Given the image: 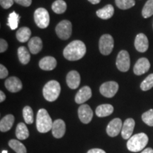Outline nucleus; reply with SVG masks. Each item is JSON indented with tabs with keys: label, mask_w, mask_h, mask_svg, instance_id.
I'll use <instances>...</instances> for the list:
<instances>
[{
	"label": "nucleus",
	"mask_w": 153,
	"mask_h": 153,
	"mask_svg": "<svg viewBox=\"0 0 153 153\" xmlns=\"http://www.w3.org/2000/svg\"><path fill=\"white\" fill-rule=\"evenodd\" d=\"M122 120L116 118L113 119L106 127V133L110 137L117 136L122 130Z\"/></svg>",
	"instance_id": "nucleus-11"
},
{
	"label": "nucleus",
	"mask_w": 153,
	"mask_h": 153,
	"mask_svg": "<svg viewBox=\"0 0 153 153\" xmlns=\"http://www.w3.org/2000/svg\"><path fill=\"white\" fill-rule=\"evenodd\" d=\"M6 99V95L2 91H0V102H3Z\"/></svg>",
	"instance_id": "nucleus-40"
},
{
	"label": "nucleus",
	"mask_w": 153,
	"mask_h": 153,
	"mask_svg": "<svg viewBox=\"0 0 153 153\" xmlns=\"http://www.w3.org/2000/svg\"><path fill=\"white\" fill-rule=\"evenodd\" d=\"M115 1L118 8L123 10L131 8L135 4V0H115Z\"/></svg>",
	"instance_id": "nucleus-32"
},
{
	"label": "nucleus",
	"mask_w": 153,
	"mask_h": 153,
	"mask_svg": "<svg viewBox=\"0 0 153 153\" xmlns=\"http://www.w3.org/2000/svg\"><path fill=\"white\" fill-rule=\"evenodd\" d=\"M116 65L118 70H120V72H126L128 71L131 66V60L128 51L125 50L120 51L116 58Z\"/></svg>",
	"instance_id": "nucleus-8"
},
{
	"label": "nucleus",
	"mask_w": 153,
	"mask_h": 153,
	"mask_svg": "<svg viewBox=\"0 0 153 153\" xmlns=\"http://www.w3.org/2000/svg\"><path fill=\"white\" fill-rule=\"evenodd\" d=\"M34 21L41 28H45L50 24L49 13L45 8H38L34 12Z\"/></svg>",
	"instance_id": "nucleus-6"
},
{
	"label": "nucleus",
	"mask_w": 153,
	"mask_h": 153,
	"mask_svg": "<svg viewBox=\"0 0 153 153\" xmlns=\"http://www.w3.org/2000/svg\"><path fill=\"white\" fill-rule=\"evenodd\" d=\"M150 63L149 60L145 57L140 58L135 63L133 68V72L136 75H142L146 73L150 70Z\"/></svg>",
	"instance_id": "nucleus-12"
},
{
	"label": "nucleus",
	"mask_w": 153,
	"mask_h": 153,
	"mask_svg": "<svg viewBox=\"0 0 153 153\" xmlns=\"http://www.w3.org/2000/svg\"><path fill=\"white\" fill-rule=\"evenodd\" d=\"M5 87L10 92H18L22 89V81L16 76H11L6 79L4 82Z\"/></svg>",
	"instance_id": "nucleus-13"
},
{
	"label": "nucleus",
	"mask_w": 153,
	"mask_h": 153,
	"mask_svg": "<svg viewBox=\"0 0 153 153\" xmlns=\"http://www.w3.org/2000/svg\"><path fill=\"white\" fill-rule=\"evenodd\" d=\"M135 48L140 53H145L148 51L149 41L148 37L144 33L137 34L135 39Z\"/></svg>",
	"instance_id": "nucleus-14"
},
{
	"label": "nucleus",
	"mask_w": 153,
	"mask_h": 153,
	"mask_svg": "<svg viewBox=\"0 0 153 153\" xmlns=\"http://www.w3.org/2000/svg\"><path fill=\"white\" fill-rule=\"evenodd\" d=\"M52 9L55 14H63L67 9V4L63 0H56L53 3Z\"/></svg>",
	"instance_id": "nucleus-28"
},
{
	"label": "nucleus",
	"mask_w": 153,
	"mask_h": 153,
	"mask_svg": "<svg viewBox=\"0 0 153 153\" xmlns=\"http://www.w3.org/2000/svg\"><path fill=\"white\" fill-rule=\"evenodd\" d=\"M9 146L16 153H27V150L24 145L17 140H10L9 141Z\"/></svg>",
	"instance_id": "nucleus-27"
},
{
	"label": "nucleus",
	"mask_w": 153,
	"mask_h": 153,
	"mask_svg": "<svg viewBox=\"0 0 153 153\" xmlns=\"http://www.w3.org/2000/svg\"><path fill=\"white\" fill-rule=\"evenodd\" d=\"M1 153H8V152H7V150H3L2 152H1Z\"/></svg>",
	"instance_id": "nucleus-43"
},
{
	"label": "nucleus",
	"mask_w": 153,
	"mask_h": 153,
	"mask_svg": "<svg viewBox=\"0 0 153 153\" xmlns=\"http://www.w3.org/2000/svg\"><path fill=\"white\" fill-rule=\"evenodd\" d=\"M80 81H81V78L79 72L75 71V70H72L68 72L67 74L66 82L67 85L70 89H75L79 86Z\"/></svg>",
	"instance_id": "nucleus-18"
},
{
	"label": "nucleus",
	"mask_w": 153,
	"mask_h": 153,
	"mask_svg": "<svg viewBox=\"0 0 153 153\" xmlns=\"http://www.w3.org/2000/svg\"><path fill=\"white\" fill-rule=\"evenodd\" d=\"M23 116L24 119L27 124H32L33 123V112L30 106H25L23 109Z\"/></svg>",
	"instance_id": "nucleus-31"
},
{
	"label": "nucleus",
	"mask_w": 153,
	"mask_h": 153,
	"mask_svg": "<svg viewBox=\"0 0 153 153\" xmlns=\"http://www.w3.org/2000/svg\"><path fill=\"white\" fill-rule=\"evenodd\" d=\"M149 138L144 133L135 134L131 136L127 142V148L133 152H137L143 150L148 145Z\"/></svg>",
	"instance_id": "nucleus-3"
},
{
	"label": "nucleus",
	"mask_w": 153,
	"mask_h": 153,
	"mask_svg": "<svg viewBox=\"0 0 153 153\" xmlns=\"http://www.w3.org/2000/svg\"><path fill=\"white\" fill-rule=\"evenodd\" d=\"M92 93H91V88L88 86H85L82 87L78 91L75 96V102L76 104H82L91 97Z\"/></svg>",
	"instance_id": "nucleus-16"
},
{
	"label": "nucleus",
	"mask_w": 153,
	"mask_h": 153,
	"mask_svg": "<svg viewBox=\"0 0 153 153\" xmlns=\"http://www.w3.org/2000/svg\"><path fill=\"white\" fill-rule=\"evenodd\" d=\"M31 36V30L28 27L20 28L17 30L16 36L17 40L21 43H26L30 39Z\"/></svg>",
	"instance_id": "nucleus-24"
},
{
	"label": "nucleus",
	"mask_w": 153,
	"mask_h": 153,
	"mask_svg": "<svg viewBox=\"0 0 153 153\" xmlns=\"http://www.w3.org/2000/svg\"><path fill=\"white\" fill-rule=\"evenodd\" d=\"M53 120L48 113L44 108H41L38 111L36 116V128L38 132L45 133L52 130Z\"/></svg>",
	"instance_id": "nucleus-2"
},
{
	"label": "nucleus",
	"mask_w": 153,
	"mask_h": 153,
	"mask_svg": "<svg viewBox=\"0 0 153 153\" xmlns=\"http://www.w3.org/2000/svg\"><path fill=\"white\" fill-rule=\"evenodd\" d=\"M87 153H106L104 150L99 148H94L89 150Z\"/></svg>",
	"instance_id": "nucleus-39"
},
{
	"label": "nucleus",
	"mask_w": 153,
	"mask_h": 153,
	"mask_svg": "<svg viewBox=\"0 0 153 153\" xmlns=\"http://www.w3.org/2000/svg\"><path fill=\"white\" fill-rule=\"evenodd\" d=\"M57 66V60L55 57L46 56L42 58L39 62V67L41 70L45 71H51L54 70Z\"/></svg>",
	"instance_id": "nucleus-19"
},
{
	"label": "nucleus",
	"mask_w": 153,
	"mask_h": 153,
	"mask_svg": "<svg viewBox=\"0 0 153 153\" xmlns=\"http://www.w3.org/2000/svg\"><path fill=\"white\" fill-rule=\"evenodd\" d=\"M114 112V107L111 104H101L96 109V114L98 117H106Z\"/></svg>",
	"instance_id": "nucleus-23"
},
{
	"label": "nucleus",
	"mask_w": 153,
	"mask_h": 153,
	"mask_svg": "<svg viewBox=\"0 0 153 153\" xmlns=\"http://www.w3.org/2000/svg\"><path fill=\"white\" fill-rule=\"evenodd\" d=\"M14 123V116L12 114H8L1 118L0 121V131L7 132L12 128Z\"/></svg>",
	"instance_id": "nucleus-21"
},
{
	"label": "nucleus",
	"mask_w": 153,
	"mask_h": 153,
	"mask_svg": "<svg viewBox=\"0 0 153 153\" xmlns=\"http://www.w3.org/2000/svg\"><path fill=\"white\" fill-rule=\"evenodd\" d=\"M78 116L83 123H90L93 118V111L91 107L87 104H82L78 108Z\"/></svg>",
	"instance_id": "nucleus-10"
},
{
	"label": "nucleus",
	"mask_w": 153,
	"mask_h": 153,
	"mask_svg": "<svg viewBox=\"0 0 153 153\" xmlns=\"http://www.w3.org/2000/svg\"><path fill=\"white\" fill-rule=\"evenodd\" d=\"M142 120L149 126H153V109H150L142 115Z\"/></svg>",
	"instance_id": "nucleus-34"
},
{
	"label": "nucleus",
	"mask_w": 153,
	"mask_h": 153,
	"mask_svg": "<svg viewBox=\"0 0 153 153\" xmlns=\"http://www.w3.org/2000/svg\"><path fill=\"white\" fill-rule=\"evenodd\" d=\"M8 70L3 65H0V78L1 79H4V78L7 77L8 76Z\"/></svg>",
	"instance_id": "nucleus-36"
},
{
	"label": "nucleus",
	"mask_w": 153,
	"mask_h": 153,
	"mask_svg": "<svg viewBox=\"0 0 153 153\" xmlns=\"http://www.w3.org/2000/svg\"><path fill=\"white\" fill-rule=\"evenodd\" d=\"M87 48L85 44L81 41L76 40L69 43L63 51V55L70 61L79 60L85 56Z\"/></svg>",
	"instance_id": "nucleus-1"
},
{
	"label": "nucleus",
	"mask_w": 153,
	"mask_h": 153,
	"mask_svg": "<svg viewBox=\"0 0 153 153\" xmlns=\"http://www.w3.org/2000/svg\"><path fill=\"white\" fill-rule=\"evenodd\" d=\"M100 93L107 98H112L116 94L118 90V85L117 82L114 81L106 82L101 85Z\"/></svg>",
	"instance_id": "nucleus-9"
},
{
	"label": "nucleus",
	"mask_w": 153,
	"mask_h": 153,
	"mask_svg": "<svg viewBox=\"0 0 153 153\" xmlns=\"http://www.w3.org/2000/svg\"><path fill=\"white\" fill-rule=\"evenodd\" d=\"M19 19H20V16L15 11H13V12H11L9 15L8 23H7V24H8V26L10 27L11 30L16 29L19 26Z\"/></svg>",
	"instance_id": "nucleus-29"
},
{
	"label": "nucleus",
	"mask_w": 153,
	"mask_h": 153,
	"mask_svg": "<svg viewBox=\"0 0 153 153\" xmlns=\"http://www.w3.org/2000/svg\"><path fill=\"white\" fill-rule=\"evenodd\" d=\"M14 1L18 4L26 7H29L32 3V0H14Z\"/></svg>",
	"instance_id": "nucleus-38"
},
{
	"label": "nucleus",
	"mask_w": 153,
	"mask_h": 153,
	"mask_svg": "<svg viewBox=\"0 0 153 153\" xmlns=\"http://www.w3.org/2000/svg\"><path fill=\"white\" fill-rule=\"evenodd\" d=\"M61 87L58 82L51 80L45 84L43 89V94L45 100L50 102L55 101L60 94Z\"/></svg>",
	"instance_id": "nucleus-4"
},
{
	"label": "nucleus",
	"mask_w": 153,
	"mask_h": 153,
	"mask_svg": "<svg viewBox=\"0 0 153 153\" xmlns=\"http://www.w3.org/2000/svg\"><path fill=\"white\" fill-rule=\"evenodd\" d=\"M141 153H153V150H152V148H145V150H143Z\"/></svg>",
	"instance_id": "nucleus-41"
},
{
	"label": "nucleus",
	"mask_w": 153,
	"mask_h": 153,
	"mask_svg": "<svg viewBox=\"0 0 153 153\" xmlns=\"http://www.w3.org/2000/svg\"><path fill=\"white\" fill-rule=\"evenodd\" d=\"M28 48L32 54H37L43 48V42L39 37H33L29 40L28 43Z\"/></svg>",
	"instance_id": "nucleus-20"
},
{
	"label": "nucleus",
	"mask_w": 153,
	"mask_h": 153,
	"mask_svg": "<svg viewBox=\"0 0 153 153\" xmlns=\"http://www.w3.org/2000/svg\"><path fill=\"white\" fill-rule=\"evenodd\" d=\"M153 87V74H150L143 80L140 85V89L143 91H148Z\"/></svg>",
	"instance_id": "nucleus-33"
},
{
	"label": "nucleus",
	"mask_w": 153,
	"mask_h": 153,
	"mask_svg": "<svg viewBox=\"0 0 153 153\" xmlns=\"http://www.w3.org/2000/svg\"><path fill=\"white\" fill-rule=\"evenodd\" d=\"M55 32L62 40H68L72 35V24L70 21L63 20L56 26Z\"/></svg>",
	"instance_id": "nucleus-7"
},
{
	"label": "nucleus",
	"mask_w": 153,
	"mask_h": 153,
	"mask_svg": "<svg viewBox=\"0 0 153 153\" xmlns=\"http://www.w3.org/2000/svg\"><path fill=\"white\" fill-rule=\"evenodd\" d=\"M14 0H0V4L3 9H7L14 4Z\"/></svg>",
	"instance_id": "nucleus-35"
},
{
	"label": "nucleus",
	"mask_w": 153,
	"mask_h": 153,
	"mask_svg": "<svg viewBox=\"0 0 153 153\" xmlns=\"http://www.w3.org/2000/svg\"><path fill=\"white\" fill-rule=\"evenodd\" d=\"M135 122L133 118H127L123 124L121 130L122 137L125 140L130 139L133 134L134 128H135Z\"/></svg>",
	"instance_id": "nucleus-17"
},
{
	"label": "nucleus",
	"mask_w": 153,
	"mask_h": 153,
	"mask_svg": "<svg viewBox=\"0 0 153 153\" xmlns=\"http://www.w3.org/2000/svg\"><path fill=\"white\" fill-rule=\"evenodd\" d=\"M18 56L20 62L23 65H26L29 62L30 55L26 47L21 46L18 49Z\"/></svg>",
	"instance_id": "nucleus-26"
},
{
	"label": "nucleus",
	"mask_w": 153,
	"mask_h": 153,
	"mask_svg": "<svg viewBox=\"0 0 153 153\" xmlns=\"http://www.w3.org/2000/svg\"><path fill=\"white\" fill-rule=\"evenodd\" d=\"M16 137L20 140L27 139L29 137V131L26 124L24 123H19L16 126Z\"/></svg>",
	"instance_id": "nucleus-25"
},
{
	"label": "nucleus",
	"mask_w": 153,
	"mask_h": 153,
	"mask_svg": "<svg viewBox=\"0 0 153 153\" xmlns=\"http://www.w3.org/2000/svg\"><path fill=\"white\" fill-rule=\"evenodd\" d=\"M7 48H8V43H7V42L4 39H3V38H1L0 39V53H2L5 52Z\"/></svg>",
	"instance_id": "nucleus-37"
},
{
	"label": "nucleus",
	"mask_w": 153,
	"mask_h": 153,
	"mask_svg": "<svg viewBox=\"0 0 153 153\" xmlns=\"http://www.w3.org/2000/svg\"><path fill=\"white\" fill-rule=\"evenodd\" d=\"M142 15L145 19H148L153 15V0H148L143 7Z\"/></svg>",
	"instance_id": "nucleus-30"
},
{
	"label": "nucleus",
	"mask_w": 153,
	"mask_h": 153,
	"mask_svg": "<svg viewBox=\"0 0 153 153\" xmlns=\"http://www.w3.org/2000/svg\"><path fill=\"white\" fill-rule=\"evenodd\" d=\"M114 14V8L111 4H107L102 9L97 11V16L101 19H111Z\"/></svg>",
	"instance_id": "nucleus-22"
},
{
	"label": "nucleus",
	"mask_w": 153,
	"mask_h": 153,
	"mask_svg": "<svg viewBox=\"0 0 153 153\" xmlns=\"http://www.w3.org/2000/svg\"><path fill=\"white\" fill-rule=\"evenodd\" d=\"M114 46V38L109 34L101 36L99 42V51L102 55H108L112 52Z\"/></svg>",
	"instance_id": "nucleus-5"
},
{
	"label": "nucleus",
	"mask_w": 153,
	"mask_h": 153,
	"mask_svg": "<svg viewBox=\"0 0 153 153\" xmlns=\"http://www.w3.org/2000/svg\"><path fill=\"white\" fill-rule=\"evenodd\" d=\"M53 135L55 138H61L64 136L66 131V126L64 120L62 119L55 120L53 123L52 127Z\"/></svg>",
	"instance_id": "nucleus-15"
},
{
	"label": "nucleus",
	"mask_w": 153,
	"mask_h": 153,
	"mask_svg": "<svg viewBox=\"0 0 153 153\" xmlns=\"http://www.w3.org/2000/svg\"><path fill=\"white\" fill-rule=\"evenodd\" d=\"M91 4H99L101 1V0H88Z\"/></svg>",
	"instance_id": "nucleus-42"
}]
</instances>
